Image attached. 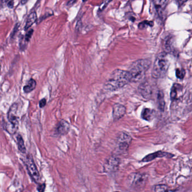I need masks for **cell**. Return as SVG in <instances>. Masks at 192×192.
I'll return each instance as SVG.
<instances>
[{"mask_svg":"<svg viewBox=\"0 0 192 192\" xmlns=\"http://www.w3.org/2000/svg\"><path fill=\"white\" fill-rule=\"evenodd\" d=\"M155 112L150 108H144L141 113V117L145 120L150 121L153 119Z\"/></svg>","mask_w":192,"mask_h":192,"instance_id":"15","label":"cell"},{"mask_svg":"<svg viewBox=\"0 0 192 192\" xmlns=\"http://www.w3.org/2000/svg\"><path fill=\"white\" fill-rule=\"evenodd\" d=\"M126 108L124 105L115 103L113 107V118L114 121H117L123 117L126 114Z\"/></svg>","mask_w":192,"mask_h":192,"instance_id":"10","label":"cell"},{"mask_svg":"<svg viewBox=\"0 0 192 192\" xmlns=\"http://www.w3.org/2000/svg\"><path fill=\"white\" fill-rule=\"evenodd\" d=\"M28 0H21V3L22 5H25L27 3Z\"/></svg>","mask_w":192,"mask_h":192,"instance_id":"28","label":"cell"},{"mask_svg":"<svg viewBox=\"0 0 192 192\" xmlns=\"http://www.w3.org/2000/svg\"><path fill=\"white\" fill-rule=\"evenodd\" d=\"M33 33V29H30V30L28 31V32L26 33L25 37H24V41L26 42V43L30 41Z\"/></svg>","mask_w":192,"mask_h":192,"instance_id":"23","label":"cell"},{"mask_svg":"<svg viewBox=\"0 0 192 192\" xmlns=\"http://www.w3.org/2000/svg\"><path fill=\"white\" fill-rule=\"evenodd\" d=\"M154 26V23L152 21H148V20H144L140 23L138 24V28L140 29H146L148 26L152 27Z\"/></svg>","mask_w":192,"mask_h":192,"instance_id":"21","label":"cell"},{"mask_svg":"<svg viewBox=\"0 0 192 192\" xmlns=\"http://www.w3.org/2000/svg\"><path fill=\"white\" fill-rule=\"evenodd\" d=\"M182 89V86L178 84H174L171 88L170 97L172 101H174L178 97V92Z\"/></svg>","mask_w":192,"mask_h":192,"instance_id":"18","label":"cell"},{"mask_svg":"<svg viewBox=\"0 0 192 192\" xmlns=\"http://www.w3.org/2000/svg\"><path fill=\"white\" fill-rule=\"evenodd\" d=\"M168 1L169 0H153L154 8L159 17H162Z\"/></svg>","mask_w":192,"mask_h":192,"instance_id":"12","label":"cell"},{"mask_svg":"<svg viewBox=\"0 0 192 192\" xmlns=\"http://www.w3.org/2000/svg\"><path fill=\"white\" fill-rule=\"evenodd\" d=\"M46 105V99L45 98L41 99L39 102V106L40 108H43Z\"/></svg>","mask_w":192,"mask_h":192,"instance_id":"25","label":"cell"},{"mask_svg":"<svg viewBox=\"0 0 192 192\" xmlns=\"http://www.w3.org/2000/svg\"><path fill=\"white\" fill-rule=\"evenodd\" d=\"M17 145H18V149L23 154H25L26 152V148L24 140L21 137V135L19 134L17 137Z\"/></svg>","mask_w":192,"mask_h":192,"instance_id":"20","label":"cell"},{"mask_svg":"<svg viewBox=\"0 0 192 192\" xmlns=\"http://www.w3.org/2000/svg\"><path fill=\"white\" fill-rule=\"evenodd\" d=\"M185 75V72L184 69H178L176 70V77L180 79H183Z\"/></svg>","mask_w":192,"mask_h":192,"instance_id":"22","label":"cell"},{"mask_svg":"<svg viewBox=\"0 0 192 192\" xmlns=\"http://www.w3.org/2000/svg\"><path fill=\"white\" fill-rule=\"evenodd\" d=\"M77 1V0H71L68 3V5H72L74 4Z\"/></svg>","mask_w":192,"mask_h":192,"instance_id":"27","label":"cell"},{"mask_svg":"<svg viewBox=\"0 0 192 192\" xmlns=\"http://www.w3.org/2000/svg\"><path fill=\"white\" fill-rule=\"evenodd\" d=\"M158 108L161 111H164L165 107V101L164 98V95L162 91H159L157 95Z\"/></svg>","mask_w":192,"mask_h":192,"instance_id":"19","label":"cell"},{"mask_svg":"<svg viewBox=\"0 0 192 192\" xmlns=\"http://www.w3.org/2000/svg\"><path fill=\"white\" fill-rule=\"evenodd\" d=\"M118 192V191H115V192Z\"/></svg>","mask_w":192,"mask_h":192,"instance_id":"32","label":"cell"},{"mask_svg":"<svg viewBox=\"0 0 192 192\" xmlns=\"http://www.w3.org/2000/svg\"><path fill=\"white\" fill-rule=\"evenodd\" d=\"M188 0H175L176 4L178 5V6H181L185 3H186Z\"/></svg>","mask_w":192,"mask_h":192,"instance_id":"26","label":"cell"},{"mask_svg":"<svg viewBox=\"0 0 192 192\" xmlns=\"http://www.w3.org/2000/svg\"><path fill=\"white\" fill-rule=\"evenodd\" d=\"M26 163L28 171L29 174H30V176L36 182H38L39 179V174L37 168L34 163L33 158L30 154L27 156Z\"/></svg>","mask_w":192,"mask_h":192,"instance_id":"7","label":"cell"},{"mask_svg":"<svg viewBox=\"0 0 192 192\" xmlns=\"http://www.w3.org/2000/svg\"><path fill=\"white\" fill-rule=\"evenodd\" d=\"M5 2H6V3H8V2H10V1H13V0H4Z\"/></svg>","mask_w":192,"mask_h":192,"instance_id":"29","label":"cell"},{"mask_svg":"<svg viewBox=\"0 0 192 192\" xmlns=\"http://www.w3.org/2000/svg\"><path fill=\"white\" fill-rule=\"evenodd\" d=\"M70 125L65 120H61L56 126L55 132L59 136L67 134L69 131Z\"/></svg>","mask_w":192,"mask_h":192,"instance_id":"11","label":"cell"},{"mask_svg":"<svg viewBox=\"0 0 192 192\" xmlns=\"http://www.w3.org/2000/svg\"><path fill=\"white\" fill-rule=\"evenodd\" d=\"M120 159L116 157L112 156L108 158L104 165V171L105 172L110 173L117 170L120 165Z\"/></svg>","mask_w":192,"mask_h":192,"instance_id":"8","label":"cell"},{"mask_svg":"<svg viewBox=\"0 0 192 192\" xmlns=\"http://www.w3.org/2000/svg\"><path fill=\"white\" fill-rule=\"evenodd\" d=\"M131 142L132 138L129 134L126 133L121 132L117 136L116 144L120 152H124L128 149Z\"/></svg>","mask_w":192,"mask_h":192,"instance_id":"6","label":"cell"},{"mask_svg":"<svg viewBox=\"0 0 192 192\" xmlns=\"http://www.w3.org/2000/svg\"><path fill=\"white\" fill-rule=\"evenodd\" d=\"M131 82L128 71L115 69L111 73L105 84L104 88L108 91H115L124 87Z\"/></svg>","mask_w":192,"mask_h":192,"instance_id":"1","label":"cell"},{"mask_svg":"<svg viewBox=\"0 0 192 192\" xmlns=\"http://www.w3.org/2000/svg\"><path fill=\"white\" fill-rule=\"evenodd\" d=\"M151 61L148 59L137 60L132 63L128 71L130 74L131 82L137 83L140 81L144 77L145 73L150 69Z\"/></svg>","mask_w":192,"mask_h":192,"instance_id":"2","label":"cell"},{"mask_svg":"<svg viewBox=\"0 0 192 192\" xmlns=\"http://www.w3.org/2000/svg\"><path fill=\"white\" fill-rule=\"evenodd\" d=\"M174 156L172 154H169L166 152L163 151H157L153 154H149L146 155L144 158L141 160V162H150L154 159L157 158H162V157H168L171 158Z\"/></svg>","mask_w":192,"mask_h":192,"instance_id":"9","label":"cell"},{"mask_svg":"<svg viewBox=\"0 0 192 192\" xmlns=\"http://www.w3.org/2000/svg\"><path fill=\"white\" fill-rule=\"evenodd\" d=\"M1 64H0V73H1Z\"/></svg>","mask_w":192,"mask_h":192,"instance_id":"30","label":"cell"},{"mask_svg":"<svg viewBox=\"0 0 192 192\" xmlns=\"http://www.w3.org/2000/svg\"><path fill=\"white\" fill-rule=\"evenodd\" d=\"M170 62L166 52H163L157 56L152 72L154 78H163L165 77L169 68Z\"/></svg>","mask_w":192,"mask_h":192,"instance_id":"3","label":"cell"},{"mask_svg":"<svg viewBox=\"0 0 192 192\" xmlns=\"http://www.w3.org/2000/svg\"><path fill=\"white\" fill-rule=\"evenodd\" d=\"M36 85H37V83L36 81L32 78L30 79V80L28 81L27 84L23 87V90L24 93H30L36 88Z\"/></svg>","mask_w":192,"mask_h":192,"instance_id":"16","label":"cell"},{"mask_svg":"<svg viewBox=\"0 0 192 192\" xmlns=\"http://www.w3.org/2000/svg\"><path fill=\"white\" fill-rule=\"evenodd\" d=\"M18 105L14 103L9 108L8 113V119L9 124H7L6 130L10 134H14L17 131L19 126V121L17 115Z\"/></svg>","mask_w":192,"mask_h":192,"instance_id":"5","label":"cell"},{"mask_svg":"<svg viewBox=\"0 0 192 192\" xmlns=\"http://www.w3.org/2000/svg\"><path fill=\"white\" fill-rule=\"evenodd\" d=\"M153 192H175L174 190L171 189L165 184L155 185L152 187Z\"/></svg>","mask_w":192,"mask_h":192,"instance_id":"13","label":"cell"},{"mask_svg":"<svg viewBox=\"0 0 192 192\" xmlns=\"http://www.w3.org/2000/svg\"><path fill=\"white\" fill-rule=\"evenodd\" d=\"M148 176L146 174L134 172L128 175L127 183L128 187L133 191L139 192L145 188Z\"/></svg>","mask_w":192,"mask_h":192,"instance_id":"4","label":"cell"},{"mask_svg":"<svg viewBox=\"0 0 192 192\" xmlns=\"http://www.w3.org/2000/svg\"><path fill=\"white\" fill-rule=\"evenodd\" d=\"M46 188V184L45 183L39 185L37 187V190L39 192H44Z\"/></svg>","mask_w":192,"mask_h":192,"instance_id":"24","label":"cell"},{"mask_svg":"<svg viewBox=\"0 0 192 192\" xmlns=\"http://www.w3.org/2000/svg\"><path fill=\"white\" fill-rule=\"evenodd\" d=\"M140 92L144 98L148 99L151 95L150 87L147 84H141V86H140Z\"/></svg>","mask_w":192,"mask_h":192,"instance_id":"17","label":"cell"},{"mask_svg":"<svg viewBox=\"0 0 192 192\" xmlns=\"http://www.w3.org/2000/svg\"><path fill=\"white\" fill-rule=\"evenodd\" d=\"M37 16L36 13L35 11H33L30 13L27 18V20L25 26V30H28L31 26L34 24V23L37 21Z\"/></svg>","mask_w":192,"mask_h":192,"instance_id":"14","label":"cell"},{"mask_svg":"<svg viewBox=\"0 0 192 192\" xmlns=\"http://www.w3.org/2000/svg\"><path fill=\"white\" fill-rule=\"evenodd\" d=\"M87 0H83V2H86V1H87Z\"/></svg>","mask_w":192,"mask_h":192,"instance_id":"31","label":"cell"}]
</instances>
